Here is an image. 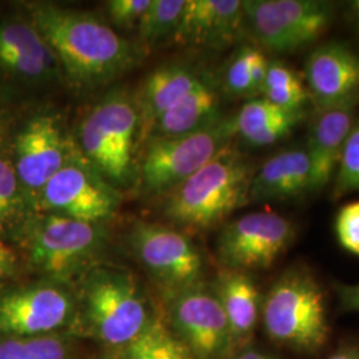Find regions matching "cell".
<instances>
[{
  "mask_svg": "<svg viewBox=\"0 0 359 359\" xmlns=\"http://www.w3.org/2000/svg\"><path fill=\"white\" fill-rule=\"evenodd\" d=\"M76 298L63 285H40L0 299V332L19 338L55 334L76 318Z\"/></svg>",
  "mask_w": 359,
  "mask_h": 359,
  "instance_id": "obj_13",
  "label": "cell"
},
{
  "mask_svg": "<svg viewBox=\"0 0 359 359\" xmlns=\"http://www.w3.org/2000/svg\"><path fill=\"white\" fill-rule=\"evenodd\" d=\"M304 118V111H289L265 97L245 103L233 117L236 135L253 147H268L285 139Z\"/></svg>",
  "mask_w": 359,
  "mask_h": 359,
  "instance_id": "obj_22",
  "label": "cell"
},
{
  "mask_svg": "<svg viewBox=\"0 0 359 359\" xmlns=\"http://www.w3.org/2000/svg\"><path fill=\"white\" fill-rule=\"evenodd\" d=\"M215 292L229 322L236 345H238L256 327L259 314L256 285L244 271L228 270L219 277Z\"/></svg>",
  "mask_w": 359,
  "mask_h": 359,
  "instance_id": "obj_23",
  "label": "cell"
},
{
  "mask_svg": "<svg viewBox=\"0 0 359 359\" xmlns=\"http://www.w3.org/2000/svg\"><path fill=\"white\" fill-rule=\"evenodd\" d=\"M269 60L264 52L244 46L233 55L224 75V90L233 97H250L262 92Z\"/></svg>",
  "mask_w": 359,
  "mask_h": 359,
  "instance_id": "obj_25",
  "label": "cell"
},
{
  "mask_svg": "<svg viewBox=\"0 0 359 359\" xmlns=\"http://www.w3.org/2000/svg\"><path fill=\"white\" fill-rule=\"evenodd\" d=\"M309 97L318 111L357 104L359 53L342 43H327L309 55Z\"/></svg>",
  "mask_w": 359,
  "mask_h": 359,
  "instance_id": "obj_15",
  "label": "cell"
},
{
  "mask_svg": "<svg viewBox=\"0 0 359 359\" xmlns=\"http://www.w3.org/2000/svg\"><path fill=\"white\" fill-rule=\"evenodd\" d=\"M219 96L210 77L203 75L154 124L152 137H179L206 128L221 118Z\"/></svg>",
  "mask_w": 359,
  "mask_h": 359,
  "instance_id": "obj_20",
  "label": "cell"
},
{
  "mask_svg": "<svg viewBox=\"0 0 359 359\" xmlns=\"http://www.w3.org/2000/svg\"><path fill=\"white\" fill-rule=\"evenodd\" d=\"M59 117L41 115L28 121L15 142V169L22 184L34 192L74 157Z\"/></svg>",
  "mask_w": 359,
  "mask_h": 359,
  "instance_id": "obj_14",
  "label": "cell"
},
{
  "mask_svg": "<svg viewBox=\"0 0 359 359\" xmlns=\"http://www.w3.org/2000/svg\"><path fill=\"white\" fill-rule=\"evenodd\" d=\"M354 111L355 104L318 111L305 148L311 168L310 191L316 192L325 188L333 177L354 124Z\"/></svg>",
  "mask_w": 359,
  "mask_h": 359,
  "instance_id": "obj_18",
  "label": "cell"
},
{
  "mask_svg": "<svg viewBox=\"0 0 359 359\" xmlns=\"http://www.w3.org/2000/svg\"><path fill=\"white\" fill-rule=\"evenodd\" d=\"M29 15L31 25L56 55L63 77L76 87L102 86L136 59L128 40L90 13L36 3L29 7Z\"/></svg>",
  "mask_w": 359,
  "mask_h": 359,
  "instance_id": "obj_1",
  "label": "cell"
},
{
  "mask_svg": "<svg viewBox=\"0 0 359 359\" xmlns=\"http://www.w3.org/2000/svg\"><path fill=\"white\" fill-rule=\"evenodd\" d=\"M261 93L266 100L289 111H304L309 99L302 79L281 62H269Z\"/></svg>",
  "mask_w": 359,
  "mask_h": 359,
  "instance_id": "obj_26",
  "label": "cell"
},
{
  "mask_svg": "<svg viewBox=\"0 0 359 359\" xmlns=\"http://www.w3.org/2000/svg\"><path fill=\"white\" fill-rule=\"evenodd\" d=\"M187 0H151L137 26L139 38L145 46H156L173 38Z\"/></svg>",
  "mask_w": 359,
  "mask_h": 359,
  "instance_id": "obj_27",
  "label": "cell"
},
{
  "mask_svg": "<svg viewBox=\"0 0 359 359\" xmlns=\"http://www.w3.org/2000/svg\"><path fill=\"white\" fill-rule=\"evenodd\" d=\"M243 6L257 41L274 53L311 44L333 22V4L322 0H243Z\"/></svg>",
  "mask_w": 359,
  "mask_h": 359,
  "instance_id": "obj_7",
  "label": "cell"
},
{
  "mask_svg": "<svg viewBox=\"0 0 359 359\" xmlns=\"http://www.w3.org/2000/svg\"><path fill=\"white\" fill-rule=\"evenodd\" d=\"M262 317L273 341L298 351H318L329 339L323 292L306 270L283 273L265 298Z\"/></svg>",
  "mask_w": 359,
  "mask_h": 359,
  "instance_id": "obj_4",
  "label": "cell"
},
{
  "mask_svg": "<svg viewBox=\"0 0 359 359\" xmlns=\"http://www.w3.org/2000/svg\"><path fill=\"white\" fill-rule=\"evenodd\" d=\"M339 297H341L342 305L347 310L359 311V283L341 285L339 286Z\"/></svg>",
  "mask_w": 359,
  "mask_h": 359,
  "instance_id": "obj_32",
  "label": "cell"
},
{
  "mask_svg": "<svg viewBox=\"0 0 359 359\" xmlns=\"http://www.w3.org/2000/svg\"><path fill=\"white\" fill-rule=\"evenodd\" d=\"M19 181L13 163L0 156V219L10 217L19 206Z\"/></svg>",
  "mask_w": 359,
  "mask_h": 359,
  "instance_id": "obj_30",
  "label": "cell"
},
{
  "mask_svg": "<svg viewBox=\"0 0 359 359\" xmlns=\"http://www.w3.org/2000/svg\"><path fill=\"white\" fill-rule=\"evenodd\" d=\"M139 126V111L124 92L104 96L80 123L77 136L83 160L115 188L132 179Z\"/></svg>",
  "mask_w": 359,
  "mask_h": 359,
  "instance_id": "obj_5",
  "label": "cell"
},
{
  "mask_svg": "<svg viewBox=\"0 0 359 359\" xmlns=\"http://www.w3.org/2000/svg\"><path fill=\"white\" fill-rule=\"evenodd\" d=\"M253 170L231 147L170 191L165 206L173 222L208 229L249 201Z\"/></svg>",
  "mask_w": 359,
  "mask_h": 359,
  "instance_id": "obj_3",
  "label": "cell"
},
{
  "mask_svg": "<svg viewBox=\"0 0 359 359\" xmlns=\"http://www.w3.org/2000/svg\"><path fill=\"white\" fill-rule=\"evenodd\" d=\"M236 359H271L268 355L256 351V350H245L241 354H238Z\"/></svg>",
  "mask_w": 359,
  "mask_h": 359,
  "instance_id": "obj_35",
  "label": "cell"
},
{
  "mask_svg": "<svg viewBox=\"0 0 359 359\" xmlns=\"http://www.w3.org/2000/svg\"><path fill=\"white\" fill-rule=\"evenodd\" d=\"M203 74L189 65H170L154 69L144 80L139 96L140 124L154 128L157 120L192 90Z\"/></svg>",
  "mask_w": 359,
  "mask_h": 359,
  "instance_id": "obj_21",
  "label": "cell"
},
{
  "mask_svg": "<svg viewBox=\"0 0 359 359\" xmlns=\"http://www.w3.org/2000/svg\"><path fill=\"white\" fill-rule=\"evenodd\" d=\"M294 226L274 212H253L229 222L217 240L219 262L228 270L266 269L293 241Z\"/></svg>",
  "mask_w": 359,
  "mask_h": 359,
  "instance_id": "obj_10",
  "label": "cell"
},
{
  "mask_svg": "<svg viewBox=\"0 0 359 359\" xmlns=\"http://www.w3.org/2000/svg\"><path fill=\"white\" fill-rule=\"evenodd\" d=\"M149 4L151 0H112L107 3V10L115 26L133 28L139 26Z\"/></svg>",
  "mask_w": 359,
  "mask_h": 359,
  "instance_id": "obj_31",
  "label": "cell"
},
{
  "mask_svg": "<svg viewBox=\"0 0 359 359\" xmlns=\"http://www.w3.org/2000/svg\"><path fill=\"white\" fill-rule=\"evenodd\" d=\"M335 233L347 252L359 257V201L344 206L335 219Z\"/></svg>",
  "mask_w": 359,
  "mask_h": 359,
  "instance_id": "obj_29",
  "label": "cell"
},
{
  "mask_svg": "<svg viewBox=\"0 0 359 359\" xmlns=\"http://www.w3.org/2000/svg\"><path fill=\"white\" fill-rule=\"evenodd\" d=\"M76 304L81 329L108 348L128 344L154 316L135 277L115 268L87 270Z\"/></svg>",
  "mask_w": 359,
  "mask_h": 359,
  "instance_id": "obj_2",
  "label": "cell"
},
{
  "mask_svg": "<svg viewBox=\"0 0 359 359\" xmlns=\"http://www.w3.org/2000/svg\"><path fill=\"white\" fill-rule=\"evenodd\" d=\"M0 67L34 81L63 79L56 55L38 29L22 22L0 23Z\"/></svg>",
  "mask_w": 359,
  "mask_h": 359,
  "instance_id": "obj_17",
  "label": "cell"
},
{
  "mask_svg": "<svg viewBox=\"0 0 359 359\" xmlns=\"http://www.w3.org/2000/svg\"><path fill=\"white\" fill-rule=\"evenodd\" d=\"M245 25L241 0H187L173 39L182 46L222 50L240 38Z\"/></svg>",
  "mask_w": 359,
  "mask_h": 359,
  "instance_id": "obj_16",
  "label": "cell"
},
{
  "mask_svg": "<svg viewBox=\"0 0 359 359\" xmlns=\"http://www.w3.org/2000/svg\"><path fill=\"white\" fill-rule=\"evenodd\" d=\"M359 350L355 347H344L341 350H338L337 353H334L333 355H330L327 359H358Z\"/></svg>",
  "mask_w": 359,
  "mask_h": 359,
  "instance_id": "obj_33",
  "label": "cell"
},
{
  "mask_svg": "<svg viewBox=\"0 0 359 359\" xmlns=\"http://www.w3.org/2000/svg\"><path fill=\"white\" fill-rule=\"evenodd\" d=\"M13 257L8 252V249L0 241V273H4L6 270L11 266Z\"/></svg>",
  "mask_w": 359,
  "mask_h": 359,
  "instance_id": "obj_34",
  "label": "cell"
},
{
  "mask_svg": "<svg viewBox=\"0 0 359 359\" xmlns=\"http://www.w3.org/2000/svg\"><path fill=\"white\" fill-rule=\"evenodd\" d=\"M350 10H351L353 19L355 20L357 26L359 27V0H354V1L350 3Z\"/></svg>",
  "mask_w": 359,
  "mask_h": 359,
  "instance_id": "obj_36",
  "label": "cell"
},
{
  "mask_svg": "<svg viewBox=\"0 0 359 359\" xmlns=\"http://www.w3.org/2000/svg\"><path fill=\"white\" fill-rule=\"evenodd\" d=\"M236 135L233 118L179 137H151L139 167L145 192H170L229 147Z\"/></svg>",
  "mask_w": 359,
  "mask_h": 359,
  "instance_id": "obj_6",
  "label": "cell"
},
{
  "mask_svg": "<svg viewBox=\"0 0 359 359\" xmlns=\"http://www.w3.org/2000/svg\"><path fill=\"white\" fill-rule=\"evenodd\" d=\"M337 169L334 197L359 191V118L347 136Z\"/></svg>",
  "mask_w": 359,
  "mask_h": 359,
  "instance_id": "obj_28",
  "label": "cell"
},
{
  "mask_svg": "<svg viewBox=\"0 0 359 359\" xmlns=\"http://www.w3.org/2000/svg\"><path fill=\"white\" fill-rule=\"evenodd\" d=\"M130 245L142 266L169 292L196 285L203 274V258L181 231L161 224L140 222L130 233Z\"/></svg>",
  "mask_w": 359,
  "mask_h": 359,
  "instance_id": "obj_12",
  "label": "cell"
},
{
  "mask_svg": "<svg viewBox=\"0 0 359 359\" xmlns=\"http://www.w3.org/2000/svg\"><path fill=\"white\" fill-rule=\"evenodd\" d=\"M311 168L304 148L274 154L252 177L249 200L257 203L283 201L310 191Z\"/></svg>",
  "mask_w": 359,
  "mask_h": 359,
  "instance_id": "obj_19",
  "label": "cell"
},
{
  "mask_svg": "<svg viewBox=\"0 0 359 359\" xmlns=\"http://www.w3.org/2000/svg\"><path fill=\"white\" fill-rule=\"evenodd\" d=\"M170 293L168 325L194 359H231L237 345L216 292L198 283Z\"/></svg>",
  "mask_w": 359,
  "mask_h": 359,
  "instance_id": "obj_8",
  "label": "cell"
},
{
  "mask_svg": "<svg viewBox=\"0 0 359 359\" xmlns=\"http://www.w3.org/2000/svg\"><path fill=\"white\" fill-rule=\"evenodd\" d=\"M103 244L99 224L47 213L32 228L29 255L35 266L62 283L90 269Z\"/></svg>",
  "mask_w": 359,
  "mask_h": 359,
  "instance_id": "obj_9",
  "label": "cell"
},
{
  "mask_svg": "<svg viewBox=\"0 0 359 359\" xmlns=\"http://www.w3.org/2000/svg\"><path fill=\"white\" fill-rule=\"evenodd\" d=\"M39 197L47 213L90 224L111 217L120 203L115 187L76 156L43 187Z\"/></svg>",
  "mask_w": 359,
  "mask_h": 359,
  "instance_id": "obj_11",
  "label": "cell"
},
{
  "mask_svg": "<svg viewBox=\"0 0 359 359\" xmlns=\"http://www.w3.org/2000/svg\"><path fill=\"white\" fill-rule=\"evenodd\" d=\"M104 359H194V357L172 332L167 320L154 316V313L142 333L123 346L109 348Z\"/></svg>",
  "mask_w": 359,
  "mask_h": 359,
  "instance_id": "obj_24",
  "label": "cell"
},
{
  "mask_svg": "<svg viewBox=\"0 0 359 359\" xmlns=\"http://www.w3.org/2000/svg\"><path fill=\"white\" fill-rule=\"evenodd\" d=\"M359 359V358H358Z\"/></svg>",
  "mask_w": 359,
  "mask_h": 359,
  "instance_id": "obj_37",
  "label": "cell"
}]
</instances>
